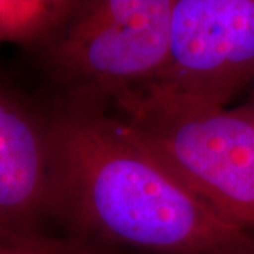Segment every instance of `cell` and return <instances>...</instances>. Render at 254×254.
Here are the masks:
<instances>
[{"instance_id":"obj_6","label":"cell","mask_w":254,"mask_h":254,"mask_svg":"<svg viewBox=\"0 0 254 254\" xmlns=\"http://www.w3.org/2000/svg\"><path fill=\"white\" fill-rule=\"evenodd\" d=\"M79 6V0H0V46L36 54L51 41Z\"/></svg>"},{"instance_id":"obj_8","label":"cell","mask_w":254,"mask_h":254,"mask_svg":"<svg viewBox=\"0 0 254 254\" xmlns=\"http://www.w3.org/2000/svg\"><path fill=\"white\" fill-rule=\"evenodd\" d=\"M246 109L249 110V113H250V116L253 119L254 122V83L253 86L250 88V91H249V99L245 103Z\"/></svg>"},{"instance_id":"obj_3","label":"cell","mask_w":254,"mask_h":254,"mask_svg":"<svg viewBox=\"0 0 254 254\" xmlns=\"http://www.w3.org/2000/svg\"><path fill=\"white\" fill-rule=\"evenodd\" d=\"M112 112L182 184L254 233V122L245 105L195 108L131 98Z\"/></svg>"},{"instance_id":"obj_4","label":"cell","mask_w":254,"mask_h":254,"mask_svg":"<svg viewBox=\"0 0 254 254\" xmlns=\"http://www.w3.org/2000/svg\"><path fill=\"white\" fill-rule=\"evenodd\" d=\"M253 83L254 0H174L163 69L133 98L227 108Z\"/></svg>"},{"instance_id":"obj_1","label":"cell","mask_w":254,"mask_h":254,"mask_svg":"<svg viewBox=\"0 0 254 254\" xmlns=\"http://www.w3.org/2000/svg\"><path fill=\"white\" fill-rule=\"evenodd\" d=\"M53 223L112 254H254L235 225L168 171L110 110L48 108Z\"/></svg>"},{"instance_id":"obj_5","label":"cell","mask_w":254,"mask_h":254,"mask_svg":"<svg viewBox=\"0 0 254 254\" xmlns=\"http://www.w3.org/2000/svg\"><path fill=\"white\" fill-rule=\"evenodd\" d=\"M54 140L48 108L0 78V230L47 232L53 222Z\"/></svg>"},{"instance_id":"obj_2","label":"cell","mask_w":254,"mask_h":254,"mask_svg":"<svg viewBox=\"0 0 254 254\" xmlns=\"http://www.w3.org/2000/svg\"><path fill=\"white\" fill-rule=\"evenodd\" d=\"M174 0H79L33 55L53 103L110 110L148 88L163 69Z\"/></svg>"},{"instance_id":"obj_7","label":"cell","mask_w":254,"mask_h":254,"mask_svg":"<svg viewBox=\"0 0 254 254\" xmlns=\"http://www.w3.org/2000/svg\"><path fill=\"white\" fill-rule=\"evenodd\" d=\"M0 254H112L81 237L63 232L0 230Z\"/></svg>"}]
</instances>
